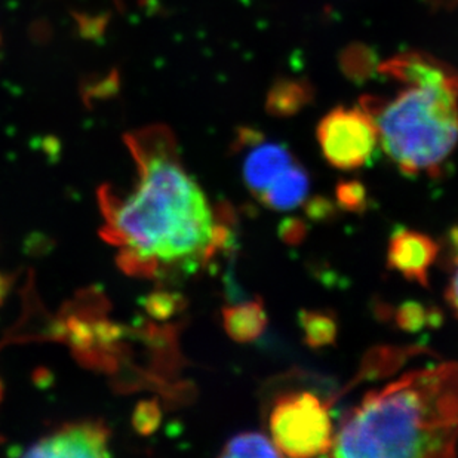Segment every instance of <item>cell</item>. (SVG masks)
<instances>
[{"instance_id":"14","label":"cell","mask_w":458,"mask_h":458,"mask_svg":"<svg viewBox=\"0 0 458 458\" xmlns=\"http://www.w3.org/2000/svg\"><path fill=\"white\" fill-rule=\"evenodd\" d=\"M377 56L371 48L365 45H351L342 54V70L347 78L355 82H362L371 78L378 70Z\"/></svg>"},{"instance_id":"6","label":"cell","mask_w":458,"mask_h":458,"mask_svg":"<svg viewBox=\"0 0 458 458\" xmlns=\"http://www.w3.org/2000/svg\"><path fill=\"white\" fill-rule=\"evenodd\" d=\"M238 148L243 153L242 175L248 191L259 199L275 186L299 160L284 144L270 141L259 131L242 128Z\"/></svg>"},{"instance_id":"9","label":"cell","mask_w":458,"mask_h":458,"mask_svg":"<svg viewBox=\"0 0 458 458\" xmlns=\"http://www.w3.org/2000/svg\"><path fill=\"white\" fill-rule=\"evenodd\" d=\"M223 325L229 337L238 343H252L261 337L267 327V313L261 300L225 307Z\"/></svg>"},{"instance_id":"20","label":"cell","mask_w":458,"mask_h":458,"mask_svg":"<svg viewBox=\"0 0 458 458\" xmlns=\"http://www.w3.org/2000/svg\"><path fill=\"white\" fill-rule=\"evenodd\" d=\"M423 2L428 4V8L435 9V11L458 8V0H423Z\"/></svg>"},{"instance_id":"1","label":"cell","mask_w":458,"mask_h":458,"mask_svg":"<svg viewBox=\"0 0 458 458\" xmlns=\"http://www.w3.org/2000/svg\"><path fill=\"white\" fill-rule=\"evenodd\" d=\"M139 164L134 191L117 205L113 232L131 254L155 264H186L211 254L221 242L211 205L178 157L164 126L130 135Z\"/></svg>"},{"instance_id":"17","label":"cell","mask_w":458,"mask_h":458,"mask_svg":"<svg viewBox=\"0 0 458 458\" xmlns=\"http://www.w3.org/2000/svg\"><path fill=\"white\" fill-rule=\"evenodd\" d=\"M446 257L450 264V282L446 288V300L458 316V225L451 229L446 241Z\"/></svg>"},{"instance_id":"8","label":"cell","mask_w":458,"mask_h":458,"mask_svg":"<svg viewBox=\"0 0 458 458\" xmlns=\"http://www.w3.org/2000/svg\"><path fill=\"white\" fill-rule=\"evenodd\" d=\"M437 254L439 247L430 236L399 227L390 236L387 266L407 281L428 286V272Z\"/></svg>"},{"instance_id":"13","label":"cell","mask_w":458,"mask_h":458,"mask_svg":"<svg viewBox=\"0 0 458 458\" xmlns=\"http://www.w3.org/2000/svg\"><path fill=\"white\" fill-rule=\"evenodd\" d=\"M220 455L227 458L282 457L281 451L273 444L272 437L259 432L239 433L238 437H232L225 444Z\"/></svg>"},{"instance_id":"5","label":"cell","mask_w":458,"mask_h":458,"mask_svg":"<svg viewBox=\"0 0 458 458\" xmlns=\"http://www.w3.org/2000/svg\"><path fill=\"white\" fill-rule=\"evenodd\" d=\"M316 134L327 162L342 171L369 164L380 144L376 122L360 104L333 108L320 119Z\"/></svg>"},{"instance_id":"2","label":"cell","mask_w":458,"mask_h":458,"mask_svg":"<svg viewBox=\"0 0 458 458\" xmlns=\"http://www.w3.org/2000/svg\"><path fill=\"white\" fill-rule=\"evenodd\" d=\"M334 457L458 455V365L408 372L371 390L343 417Z\"/></svg>"},{"instance_id":"4","label":"cell","mask_w":458,"mask_h":458,"mask_svg":"<svg viewBox=\"0 0 458 458\" xmlns=\"http://www.w3.org/2000/svg\"><path fill=\"white\" fill-rule=\"evenodd\" d=\"M268 432L273 444L286 457L329 454L335 428L328 399L310 390L279 394L268 411Z\"/></svg>"},{"instance_id":"12","label":"cell","mask_w":458,"mask_h":458,"mask_svg":"<svg viewBox=\"0 0 458 458\" xmlns=\"http://www.w3.org/2000/svg\"><path fill=\"white\" fill-rule=\"evenodd\" d=\"M304 342L311 349L333 346L337 340V320L329 311L303 310L299 316Z\"/></svg>"},{"instance_id":"11","label":"cell","mask_w":458,"mask_h":458,"mask_svg":"<svg viewBox=\"0 0 458 458\" xmlns=\"http://www.w3.org/2000/svg\"><path fill=\"white\" fill-rule=\"evenodd\" d=\"M313 100V88L306 79H277L267 92L266 108L272 116L290 117Z\"/></svg>"},{"instance_id":"19","label":"cell","mask_w":458,"mask_h":458,"mask_svg":"<svg viewBox=\"0 0 458 458\" xmlns=\"http://www.w3.org/2000/svg\"><path fill=\"white\" fill-rule=\"evenodd\" d=\"M304 225L299 221H295V223H286L284 225V229H282V236L285 241H291V242H297L300 238H303L304 234Z\"/></svg>"},{"instance_id":"3","label":"cell","mask_w":458,"mask_h":458,"mask_svg":"<svg viewBox=\"0 0 458 458\" xmlns=\"http://www.w3.org/2000/svg\"><path fill=\"white\" fill-rule=\"evenodd\" d=\"M377 73L399 83L394 97L365 96L386 156L410 177H437L458 144V72L423 51H405Z\"/></svg>"},{"instance_id":"15","label":"cell","mask_w":458,"mask_h":458,"mask_svg":"<svg viewBox=\"0 0 458 458\" xmlns=\"http://www.w3.org/2000/svg\"><path fill=\"white\" fill-rule=\"evenodd\" d=\"M437 311L435 309H428L421 303L415 301H408L399 306L394 311V320L398 324L399 328L408 333H417L420 329H423L428 325H437Z\"/></svg>"},{"instance_id":"18","label":"cell","mask_w":458,"mask_h":458,"mask_svg":"<svg viewBox=\"0 0 458 458\" xmlns=\"http://www.w3.org/2000/svg\"><path fill=\"white\" fill-rule=\"evenodd\" d=\"M329 211H331V204L324 199L311 200L310 204H309V208H307V214L316 218V220L328 216Z\"/></svg>"},{"instance_id":"10","label":"cell","mask_w":458,"mask_h":458,"mask_svg":"<svg viewBox=\"0 0 458 458\" xmlns=\"http://www.w3.org/2000/svg\"><path fill=\"white\" fill-rule=\"evenodd\" d=\"M310 191V180L303 165L295 164L288 173L270 187L259 202L273 211H291L300 207L307 199Z\"/></svg>"},{"instance_id":"16","label":"cell","mask_w":458,"mask_h":458,"mask_svg":"<svg viewBox=\"0 0 458 458\" xmlns=\"http://www.w3.org/2000/svg\"><path fill=\"white\" fill-rule=\"evenodd\" d=\"M335 196L340 208L346 211L362 212L367 208V191L362 182H353V180L342 182L338 184Z\"/></svg>"},{"instance_id":"7","label":"cell","mask_w":458,"mask_h":458,"mask_svg":"<svg viewBox=\"0 0 458 458\" xmlns=\"http://www.w3.org/2000/svg\"><path fill=\"white\" fill-rule=\"evenodd\" d=\"M24 457H108L107 433L98 424L83 423L56 430L22 451Z\"/></svg>"}]
</instances>
